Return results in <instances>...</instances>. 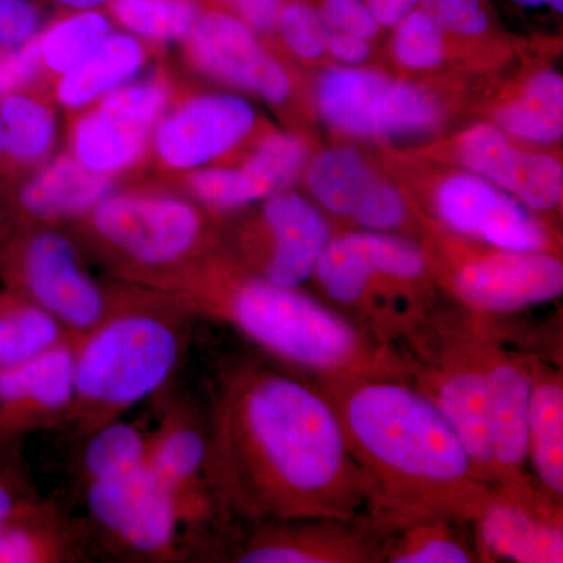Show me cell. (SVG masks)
I'll return each mask as SVG.
<instances>
[{
	"label": "cell",
	"instance_id": "45",
	"mask_svg": "<svg viewBox=\"0 0 563 563\" xmlns=\"http://www.w3.org/2000/svg\"><path fill=\"white\" fill-rule=\"evenodd\" d=\"M55 5L68 11L102 10L111 0H51Z\"/></svg>",
	"mask_w": 563,
	"mask_h": 563
},
{
	"label": "cell",
	"instance_id": "13",
	"mask_svg": "<svg viewBox=\"0 0 563 563\" xmlns=\"http://www.w3.org/2000/svg\"><path fill=\"white\" fill-rule=\"evenodd\" d=\"M335 233L331 218L312 199L288 188L263 201L257 220L240 236V252L247 272L280 287L301 288L312 280Z\"/></svg>",
	"mask_w": 563,
	"mask_h": 563
},
{
	"label": "cell",
	"instance_id": "48",
	"mask_svg": "<svg viewBox=\"0 0 563 563\" xmlns=\"http://www.w3.org/2000/svg\"><path fill=\"white\" fill-rule=\"evenodd\" d=\"M5 54H7V52H5V51H0V60H2V57H3V55H5Z\"/></svg>",
	"mask_w": 563,
	"mask_h": 563
},
{
	"label": "cell",
	"instance_id": "46",
	"mask_svg": "<svg viewBox=\"0 0 563 563\" xmlns=\"http://www.w3.org/2000/svg\"><path fill=\"white\" fill-rule=\"evenodd\" d=\"M517 5L525 7V9H540V7H548L554 10L555 13L562 14L563 0H510Z\"/></svg>",
	"mask_w": 563,
	"mask_h": 563
},
{
	"label": "cell",
	"instance_id": "25",
	"mask_svg": "<svg viewBox=\"0 0 563 563\" xmlns=\"http://www.w3.org/2000/svg\"><path fill=\"white\" fill-rule=\"evenodd\" d=\"M146 62V49L128 32H111L90 58L60 77L57 99L66 109H85L129 84Z\"/></svg>",
	"mask_w": 563,
	"mask_h": 563
},
{
	"label": "cell",
	"instance_id": "20",
	"mask_svg": "<svg viewBox=\"0 0 563 563\" xmlns=\"http://www.w3.org/2000/svg\"><path fill=\"white\" fill-rule=\"evenodd\" d=\"M243 563H373L380 547L365 515L354 521L296 520L269 523L242 553Z\"/></svg>",
	"mask_w": 563,
	"mask_h": 563
},
{
	"label": "cell",
	"instance_id": "29",
	"mask_svg": "<svg viewBox=\"0 0 563 563\" xmlns=\"http://www.w3.org/2000/svg\"><path fill=\"white\" fill-rule=\"evenodd\" d=\"M0 120L5 128L10 174L36 165L49 155L57 122L46 102L25 88L7 92L0 96Z\"/></svg>",
	"mask_w": 563,
	"mask_h": 563
},
{
	"label": "cell",
	"instance_id": "21",
	"mask_svg": "<svg viewBox=\"0 0 563 563\" xmlns=\"http://www.w3.org/2000/svg\"><path fill=\"white\" fill-rule=\"evenodd\" d=\"M110 177L88 172L70 157H60L27 180H0V213L11 220L51 222L90 213L111 192Z\"/></svg>",
	"mask_w": 563,
	"mask_h": 563
},
{
	"label": "cell",
	"instance_id": "11",
	"mask_svg": "<svg viewBox=\"0 0 563 563\" xmlns=\"http://www.w3.org/2000/svg\"><path fill=\"white\" fill-rule=\"evenodd\" d=\"M303 177L312 201L351 228L407 236L421 229L407 196L351 144L318 152L307 162Z\"/></svg>",
	"mask_w": 563,
	"mask_h": 563
},
{
	"label": "cell",
	"instance_id": "4",
	"mask_svg": "<svg viewBox=\"0 0 563 563\" xmlns=\"http://www.w3.org/2000/svg\"><path fill=\"white\" fill-rule=\"evenodd\" d=\"M312 280L322 301L376 342L398 350L440 313L428 252L402 233L336 232Z\"/></svg>",
	"mask_w": 563,
	"mask_h": 563
},
{
	"label": "cell",
	"instance_id": "18",
	"mask_svg": "<svg viewBox=\"0 0 563 563\" xmlns=\"http://www.w3.org/2000/svg\"><path fill=\"white\" fill-rule=\"evenodd\" d=\"M479 562L562 563L563 506L537 490H499L473 521Z\"/></svg>",
	"mask_w": 563,
	"mask_h": 563
},
{
	"label": "cell",
	"instance_id": "37",
	"mask_svg": "<svg viewBox=\"0 0 563 563\" xmlns=\"http://www.w3.org/2000/svg\"><path fill=\"white\" fill-rule=\"evenodd\" d=\"M328 25L310 0H284L276 32L287 49L303 62H317L325 55Z\"/></svg>",
	"mask_w": 563,
	"mask_h": 563
},
{
	"label": "cell",
	"instance_id": "17",
	"mask_svg": "<svg viewBox=\"0 0 563 563\" xmlns=\"http://www.w3.org/2000/svg\"><path fill=\"white\" fill-rule=\"evenodd\" d=\"M453 152L462 169L492 181L536 213H551L561 207L562 162L518 146L493 122L466 129L455 139Z\"/></svg>",
	"mask_w": 563,
	"mask_h": 563
},
{
	"label": "cell",
	"instance_id": "31",
	"mask_svg": "<svg viewBox=\"0 0 563 563\" xmlns=\"http://www.w3.org/2000/svg\"><path fill=\"white\" fill-rule=\"evenodd\" d=\"M309 158V144L295 133H269L258 141L250 157L239 166L252 201H265L276 192L288 190L306 169Z\"/></svg>",
	"mask_w": 563,
	"mask_h": 563
},
{
	"label": "cell",
	"instance_id": "7",
	"mask_svg": "<svg viewBox=\"0 0 563 563\" xmlns=\"http://www.w3.org/2000/svg\"><path fill=\"white\" fill-rule=\"evenodd\" d=\"M440 290L453 296L466 312L495 318L558 301L563 292L561 254L514 251L462 239L422 221Z\"/></svg>",
	"mask_w": 563,
	"mask_h": 563
},
{
	"label": "cell",
	"instance_id": "47",
	"mask_svg": "<svg viewBox=\"0 0 563 563\" xmlns=\"http://www.w3.org/2000/svg\"><path fill=\"white\" fill-rule=\"evenodd\" d=\"M10 166L9 158H7V136H5V128H3V122L0 120V180L3 177L9 176Z\"/></svg>",
	"mask_w": 563,
	"mask_h": 563
},
{
	"label": "cell",
	"instance_id": "39",
	"mask_svg": "<svg viewBox=\"0 0 563 563\" xmlns=\"http://www.w3.org/2000/svg\"><path fill=\"white\" fill-rule=\"evenodd\" d=\"M310 2L332 31L351 33L369 41L376 40L383 31L365 0H310Z\"/></svg>",
	"mask_w": 563,
	"mask_h": 563
},
{
	"label": "cell",
	"instance_id": "6",
	"mask_svg": "<svg viewBox=\"0 0 563 563\" xmlns=\"http://www.w3.org/2000/svg\"><path fill=\"white\" fill-rule=\"evenodd\" d=\"M399 347L407 380L450 422L472 459L477 476L495 487L487 380L476 318L442 312Z\"/></svg>",
	"mask_w": 563,
	"mask_h": 563
},
{
	"label": "cell",
	"instance_id": "1",
	"mask_svg": "<svg viewBox=\"0 0 563 563\" xmlns=\"http://www.w3.org/2000/svg\"><path fill=\"white\" fill-rule=\"evenodd\" d=\"M209 481L218 501L262 521H354L369 484L331 402L303 374L235 366L211 418Z\"/></svg>",
	"mask_w": 563,
	"mask_h": 563
},
{
	"label": "cell",
	"instance_id": "12",
	"mask_svg": "<svg viewBox=\"0 0 563 563\" xmlns=\"http://www.w3.org/2000/svg\"><path fill=\"white\" fill-rule=\"evenodd\" d=\"M474 318L487 380L495 487L515 495H532L539 488L533 484L528 462L531 354L507 347L490 318Z\"/></svg>",
	"mask_w": 563,
	"mask_h": 563
},
{
	"label": "cell",
	"instance_id": "16",
	"mask_svg": "<svg viewBox=\"0 0 563 563\" xmlns=\"http://www.w3.org/2000/svg\"><path fill=\"white\" fill-rule=\"evenodd\" d=\"M255 122L257 113L243 96L203 92L163 114L155 124V152L168 168L196 172L240 146Z\"/></svg>",
	"mask_w": 563,
	"mask_h": 563
},
{
	"label": "cell",
	"instance_id": "10",
	"mask_svg": "<svg viewBox=\"0 0 563 563\" xmlns=\"http://www.w3.org/2000/svg\"><path fill=\"white\" fill-rule=\"evenodd\" d=\"M429 221L462 239L514 251L558 252L561 243L539 213L477 174L457 169L433 185Z\"/></svg>",
	"mask_w": 563,
	"mask_h": 563
},
{
	"label": "cell",
	"instance_id": "26",
	"mask_svg": "<svg viewBox=\"0 0 563 563\" xmlns=\"http://www.w3.org/2000/svg\"><path fill=\"white\" fill-rule=\"evenodd\" d=\"M493 124L510 139L526 143L553 144L563 136V79L543 69L529 77L515 98L493 113Z\"/></svg>",
	"mask_w": 563,
	"mask_h": 563
},
{
	"label": "cell",
	"instance_id": "3",
	"mask_svg": "<svg viewBox=\"0 0 563 563\" xmlns=\"http://www.w3.org/2000/svg\"><path fill=\"white\" fill-rule=\"evenodd\" d=\"M140 282L172 307L232 325L306 376L407 379L398 347L376 342L322 299L273 284L239 263L195 258L143 274Z\"/></svg>",
	"mask_w": 563,
	"mask_h": 563
},
{
	"label": "cell",
	"instance_id": "2",
	"mask_svg": "<svg viewBox=\"0 0 563 563\" xmlns=\"http://www.w3.org/2000/svg\"><path fill=\"white\" fill-rule=\"evenodd\" d=\"M307 377L331 402L368 481V517L443 515L473 525L483 514L496 487L477 476L450 422L409 380Z\"/></svg>",
	"mask_w": 563,
	"mask_h": 563
},
{
	"label": "cell",
	"instance_id": "27",
	"mask_svg": "<svg viewBox=\"0 0 563 563\" xmlns=\"http://www.w3.org/2000/svg\"><path fill=\"white\" fill-rule=\"evenodd\" d=\"M73 158L102 177L131 168L147 146V131L111 117L102 109L88 111L73 132Z\"/></svg>",
	"mask_w": 563,
	"mask_h": 563
},
{
	"label": "cell",
	"instance_id": "24",
	"mask_svg": "<svg viewBox=\"0 0 563 563\" xmlns=\"http://www.w3.org/2000/svg\"><path fill=\"white\" fill-rule=\"evenodd\" d=\"M210 439L184 418H168L147 442L146 465L179 499L184 515L201 512L198 495L203 474L209 477Z\"/></svg>",
	"mask_w": 563,
	"mask_h": 563
},
{
	"label": "cell",
	"instance_id": "30",
	"mask_svg": "<svg viewBox=\"0 0 563 563\" xmlns=\"http://www.w3.org/2000/svg\"><path fill=\"white\" fill-rule=\"evenodd\" d=\"M111 32V20L102 10L69 11L36 36L43 69L65 76L90 58Z\"/></svg>",
	"mask_w": 563,
	"mask_h": 563
},
{
	"label": "cell",
	"instance_id": "40",
	"mask_svg": "<svg viewBox=\"0 0 563 563\" xmlns=\"http://www.w3.org/2000/svg\"><path fill=\"white\" fill-rule=\"evenodd\" d=\"M43 31L35 0H0V51H16Z\"/></svg>",
	"mask_w": 563,
	"mask_h": 563
},
{
	"label": "cell",
	"instance_id": "15",
	"mask_svg": "<svg viewBox=\"0 0 563 563\" xmlns=\"http://www.w3.org/2000/svg\"><path fill=\"white\" fill-rule=\"evenodd\" d=\"M184 41L191 65L203 76L274 106L290 98L287 69L265 51L257 33L228 10H202Z\"/></svg>",
	"mask_w": 563,
	"mask_h": 563
},
{
	"label": "cell",
	"instance_id": "14",
	"mask_svg": "<svg viewBox=\"0 0 563 563\" xmlns=\"http://www.w3.org/2000/svg\"><path fill=\"white\" fill-rule=\"evenodd\" d=\"M88 507L118 542L150 555L173 553L184 510L150 466L91 481Z\"/></svg>",
	"mask_w": 563,
	"mask_h": 563
},
{
	"label": "cell",
	"instance_id": "43",
	"mask_svg": "<svg viewBox=\"0 0 563 563\" xmlns=\"http://www.w3.org/2000/svg\"><path fill=\"white\" fill-rule=\"evenodd\" d=\"M422 0H365L373 16L383 29H393L410 11L417 9Z\"/></svg>",
	"mask_w": 563,
	"mask_h": 563
},
{
	"label": "cell",
	"instance_id": "38",
	"mask_svg": "<svg viewBox=\"0 0 563 563\" xmlns=\"http://www.w3.org/2000/svg\"><path fill=\"white\" fill-rule=\"evenodd\" d=\"M450 40H481L493 32V13L487 0H422Z\"/></svg>",
	"mask_w": 563,
	"mask_h": 563
},
{
	"label": "cell",
	"instance_id": "8",
	"mask_svg": "<svg viewBox=\"0 0 563 563\" xmlns=\"http://www.w3.org/2000/svg\"><path fill=\"white\" fill-rule=\"evenodd\" d=\"M314 98L322 121L351 139H422L446 120L443 102L431 90L362 66L322 70Z\"/></svg>",
	"mask_w": 563,
	"mask_h": 563
},
{
	"label": "cell",
	"instance_id": "34",
	"mask_svg": "<svg viewBox=\"0 0 563 563\" xmlns=\"http://www.w3.org/2000/svg\"><path fill=\"white\" fill-rule=\"evenodd\" d=\"M450 43L431 11L418 5L393 27L391 54L402 68L432 70L446 62Z\"/></svg>",
	"mask_w": 563,
	"mask_h": 563
},
{
	"label": "cell",
	"instance_id": "5",
	"mask_svg": "<svg viewBox=\"0 0 563 563\" xmlns=\"http://www.w3.org/2000/svg\"><path fill=\"white\" fill-rule=\"evenodd\" d=\"M181 339L173 317L154 307L113 309L76 351V398L70 412L91 432L161 390L179 363Z\"/></svg>",
	"mask_w": 563,
	"mask_h": 563
},
{
	"label": "cell",
	"instance_id": "32",
	"mask_svg": "<svg viewBox=\"0 0 563 563\" xmlns=\"http://www.w3.org/2000/svg\"><path fill=\"white\" fill-rule=\"evenodd\" d=\"M111 18L139 40L184 41L201 14L198 0H111Z\"/></svg>",
	"mask_w": 563,
	"mask_h": 563
},
{
	"label": "cell",
	"instance_id": "28",
	"mask_svg": "<svg viewBox=\"0 0 563 563\" xmlns=\"http://www.w3.org/2000/svg\"><path fill=\"white\" fill-rule=\"evenodd\" d=\"M68 329L27 296L0 291V369L35 357L68 335Z\"/></svg>",
	"mask_w": 563,
	"mask_h": 563
},
{
	"label": "cell",
	"instance_id": "33",
	"mask_svg": "<svg viewBox=\"0 0 563 563\" xmlns=\"http://www.w3.org/2000/svg\"><path fill=\"white\" fill-rule=\"evenodd\" d=\"M147 442L135 426L109 421L91 432L85 448L84 470L88 481L106 479L146 463Z\"/></svg>",
	"mask_w": 563,
	"mask_h": 563
},
{
	"label": "cell",
	"instance_id": "9",
	"mask_svg": "<svg viewBox=\"0 0 563 563\" xmlns=\"http://www.w3.org/2000/svg\"><path fill=\"white\" fill-rule=\"evenodd\" d=\"M90 222L102 243L146 274L195 261L206 243L201 211L176 196L110 192L90 211Z\"/></svg>",
	"mask_w": 563,
	"mask_h": 563
},
{
	"label": "cell",
	"instance_id": "35",
	"mask_svg": "<svg viewBox=\"0 0 563 563\" xmlns=\"http://www.w3.org/2000/svg\"><path fill=\"white\" fill-rule=\"evenodd\" d=\"M65 554V544L32 507L0 529V563L57 562Z\"/></svg>",
	"mask_w": 563,
	"mask_h": 563
},
{
	"label": "cell",
	"instance_id": "23",
	"mask_svg": "<svg viewBox=\"0 0 563 563\" xmlns=\"http://www.w3.org/2000/svg\"><path fill=\"white\" fill-rule=\"evenodd\" d=\"M528 462L533 484L563 506V376L562 369L531 354Z\"/></svg>",
	"mask_w": 563,
	"mask_h": 563
},
{
	"label": "cell",
	"instance_id": "19",
	"mask_svg": "<svg viewBox=\"0 0 563 563\" xmlns=\"http://www.w3.org/2000/svg\"><path fill=\"white\" fill-rule=\"evenodd\" d=\"M77 342L79 335L68 333L35 357L0 369V433L70 412L76 398Z\"/></svg>",
	"mask_w": 563,
	"mask_h": 563
},
{
	"label": "cell",
	"instance_id": "41",
	"mask_svg": "<svg viewBox=\"0 0 563 563\" xmlns=\"http://www.w3.org/2000/svg\"><path fill=\"white\" fill-rule=\"evenodd\" d=\"M221 9L235 14L257 33L269 35L276 32L277 16L284 0H218Z\"/></svg>",
	"mask_w": 563,
	"mask_h": 563
},
{
	"label": "cell",
	"instance_id": "22",
	"mask_svg": "<svg viewBox=\"0 0 563 563\" xmlns=\"http://www.w3.org/2000/svg\"><path fill=\"white\" fill-rule=\"evenodd\" d=\"M380 547V562L473 563L479 562L468 523L443 515L368 517Z\"/></svg>",
	"mask_w": 563,
	"mask_h": 563
},
{
	"label": "cell",
	"instance_id": "42",
	"mask_svg": "<svg viewBox=\"0 0 563 563\" xmlns=\"http://www.w3.org/2000/svg\"><path fill=\"white\" fill-rule=\"evenodd\" d=\"M372 41L328 29L325 54L331 55L342 66H361L372 57Z\"/></svg>",
	"mask_w": 563,
	"mask_h": 563
},
{
	"label": "cell",
	"instance_id": "44",
	"mask_svg": "<svg viewBox=\"0 0 563 563\" xmlns=\"http://www.w3.org/2000/svg\"><path fill=\"white\" fill-rule=\"evenodd\" d=\"M25 507L27 506H24L9 487L0 483V529L9 525Z\"/></svg>",
	"mask_w": 563,
	"mask_h": 563
},
{
	"label": "cell",
	"instance_id": "36",
	"mask_svg": "<svg viewBox=\"0 0 563 563\" xmlns=\"http://www.w3.org/2000/svg\"><path fill=\"white\" fill-rule=\"evenodd\" d=\"M168 84L162 79L129 81L99 101V109L122 122L150 132L165 114L169 102Z\"/></svg>",
	"mask_w": 563,
	"mask_h": 563
}]
</instances>
